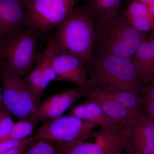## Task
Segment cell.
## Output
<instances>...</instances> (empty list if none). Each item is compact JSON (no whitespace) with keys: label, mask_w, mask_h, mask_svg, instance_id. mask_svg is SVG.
<instances>
[{"label":"cell","mask_w":154,"mask_h":154,"mask_svg":"<svg viewBox=\"0 0 154 154\" xmlns=\"http://www.w3.org/2000/svg\"><path fill=\"white\" fill-rule=\"evenodd\" d=\"M88 89L127 91L141 96L146 85L132 59L114 55H94L86 64Z\"/></svg>","instance_id":"obj_1"},{"label":"cell","mask_w":154,"mask_h":154,"mask_svg":"<svg viewBox=\"0 0 154 154\" xmlns=\"http://www.w3.org/2000/svg\"><path fill=\"white\" fill-rule=\"evenodd\" d=\"M95 23L94 55H114L132 59L145 33L136 30L119 11L102 15Z\"/></svg>","instance_id":"obj_2"},{"label":"cell","mask_w":154,"mask_h":154,"mask_svg":"<svg viewBox=\"0 0 154 154\" xmlns=\"http://www.w3.org/2000/svg\"><path fill=\"white\" fill-rule=\"evenodd\" d=\"M95 22L84 6L75 8L56 28L51 40L60 54H69L85 65L94 54Z\"/></svg>","instance_id":"obj_3"},{"label":"cell","mask_w":154,"mask_h":154,"mask_svg":"<svg viewBox=\"0 0 154 154\" xmlns=\"http://www.w3.org/2000/svg\"><path fill=\"white\" fill-rule=\"evenodd\" d=\"M40 34L28 26H21L0 40L1 66L25 76L35 66Z\"/></svg>","instance_id":"obj_4"},{"label":"cell","mask_w":154,"mask_h":154,"mask_svg":"<svg viewBox=\"0 0 154 154\" xmlns=\"http://www.w3.org/2000/svg\"><path fill=\"white\" fill-rule=\"evenodd\" d=\"M80 0H22L28 26L41 34L56 28Z\"/></svg>","instance_id":"obj_5"},{"label":"cell","mask_w":154,"mask_h":154,"mask_svg":"<svg viewBox=\"0 0 154 154\" xmlns=\"http://www.w3.org/2000/svg\"><path fill=\"white\" fill-rule=\"evenodd\" d=\"M0 79L2 105L20 119L35 116L41 102L29 91L22 77L1 66Z\"/></svg>","instance_id":"obj_6"},{"label":"cell","mask_w":154,"mask_h":154,"mask_svg":"<svg viewBox=\"0 0 154 154\" xmlns=\"http://www.w3.org/2000/svg\"><path fill=\"white\" fill-rule=\"evenodd\" d=\"M97 127L94 122L67 114L46 120L33 137L35 140L43 139L75 145L90 138L91 133Z\"/></svg>","instance_id":"obj_7"},{"label":"cell","mask_w":154,"mask_h":154,"mask_svg":"<svg viewBox=\"0 0 154 154\" xmlns=\"http://www.w3.org/2000/svg\"><path fill=\"white\" fill-rule=\"evenodd\" d=\"M122 133L128 154H154V120L146 113L124 126Z\"/></svg>","instance_id":"obj_8"},{"label":"cell","mask_w":154,"mask_h":154,"mask_svg":"<svg viewBox=\"0 0 154 154\" xmlns=\"http://www.w3.org/2000/svg\"><path fill=\"white\" fill-rule=\"evenodd\" d=\"M83 92V89L77 87L48 97L43 102H40L35 116L40 121L63 115L70 107L84 97Z\"/></svg>","instance_id":"obj_9"},{"label":"cell","mask_w":154,"mask_h":154,"mask_svg":"<svg viewBox=\"0 0 154 154\" xmlns=\"http://www.w3.org/2000/svg\"><path fill=\"white\" fill-rule=\"evenodd\" d=\"M53 66L57 75V81L69 82L84 90L88 89L87 70L85 64L79 59L69 54H58Z\"/></svg>","instance_id":"obj_10"},{"label":"cell","mask_w":154,"mask_h":154,"mask_svg":"<svg viewBox=\"0 0 154 154\" xmlns=\"http://www.w3.org/2000/svg\"><path fill=\"white\" fill-rule=\"evenodd\" d=\"M83 93L84 96L97 102L109 118L122 126H126L137 117L100 89H83Z\"/></svg>","instance_id":"obj_11"},{"label":"cell","mask_w":154,"mask_h":154,"mask_svg":"<svg viewBox=\"0 0 154 154\" xmlns=\"http://www.w3.org/2000/svg\"><path fill=\"white\" fill-rule=\"evenodd\" d=\"M23 26L28 27L22 0H0V40Z\"/></svg>","instance_id":"obj_12"},{"label":"cell","mask_w":154,"mask_h":154,"mask_svg":"<svg viewBox=\"0 0 154 154\" xmlns=\"http://www.w3.org/2000/svg\"><path fill=\"white\" fill-rule=\"evenodd\" d=\"M68 114L94 122L98 127L110 130L121 131L124 127L109 118L97 102L88 98L72 107Z\"/></svg>","instance_id":"obj_13"},{"label":"cell","mask_w":154,"mask_h":154,"mask_svg":"<svg viewBox=\"0 0 154 154\" xmlns=\"http://www.w3.org/2000/svg\"><path fill=\"white\" fill-rule=\"evenodd\" d=\"M132 60L141 80L145 85L154 79V31L148 41L138 48Z\"/></svg>","instance_id":"obj_14"},{"label":"cell","mask_w":154,"mask_h":154,"mask_svg":"<svg viewBox=\"0 0 154 154\" xmlns=\"http://www.w3.org/2000/svg\"><path fill=\"white\" fill-rule=\"evenodd\" d=\"M41 54V52H38L33 69L22 78L25 85L39 101L51 82L45 76L42 70Z\"/></svg>","instance_id":"obj_15"},{"label":"cell","mask_w":154,"mask_h":154,"mask_svg":"<svg viewBox=\"0 0 154 154\" xmlns=\"http://www.w3.org/2000/svg\"><path fill=\"white\" fill-rule=\"evenodd\" d=\"M102 91L116 100L134 116L146 113L144 104L140 96L127 91Z\"/></svg>","instance_id":"obj_16"},{"label":"cell","mask_w":154,"mask_h":154,"mask_svg":"<svg viewBox=\"0 0 154 154\" xmlns=\"http://www.w3.org/2000/svg\"><path fill=\"white\" fill-rule=\"evenodd\" d=\"M75 145L60 143L43 139L36 140L26 147L22 154H66Z\"/></svg>","instance_id":"obj_17"},{"label":"cell","mask_w":154,"mask_h":154,"mask_svg":"<svg viewBox=\"0 0 154 154\" xmlns=\"http://www.w3.org/2000/svg\"><path fill=\"white\" fill-rule=\"evenodd\" d=\"M84 8L92 19L119 11L122 0H82Z\"/></svg>","instance_id":"obj_18"},{"label":"cell","mask_w":154,"mask_h":154,"mask_svg":"<svg viewBox=\"0 0 154 154\" xmlns=\"http://www.w3.org/2000/svg\"><path fill=\"white\" fill-rule=\"evenodd\" d=\"M39 122L34 116L15 122L7 140H21L30 137Z\"/></svg>","instance_id":"obj_19"},{"label":"cell","mask_w":154,"mask_h":154,"mask_svg":"<svg viewBox=\"0 0 154 154\" xmlns=\"http://www.w3.org/2000/svg\"><path fill=\"white\" fill-rule=\"evenodd\" d=\"M58 53L56 46L53 42L50 40L41 52V67L43 74L51 82L57 81V75L53 66L54 61Z\"/></svg>","instance_id":"obj_20"},{"label":"cell","mask_w":154,"mask_h":154,"mask_svg":"<svg viewBox=\"0 0 154 154\" xmlns=\"http://www.w3.org/2000/svg\"><path fill=\"white\" fill-rule=\"evenodd\" d=\"M115 150L102 146L96 143H80L70 149L66 154H118Z\"/></svg>","instance_id":"obj_21"},{"label":"cell","mask_w":154,"mask_h":154,"mask_svg":"<svg viewBox=\"0 0 154 154\" xmlns=\"http://www.w3.org/2000/svg\"><path fill=\"white\" fill-rule=\"evenodd\" d=\"M11 115L8 110L1 103L0 105V143L7 140L15 123Z\"/></svg>","instance_id":"obj_22"},{"label":"cell","mask_w":154,"mask_h":154,"mask_svg":"<svg viewBox=\"0 0 154 154\" xmlns=\"http://www.w3.org/2000/svg\"><path fill=\"white\" fill-rule=\"evenodd\" d=\"M127 20L134 28L140 32L145 33L149 31H154V15L153 14Z\"/></svg>","instance_id":"obj_23"},{"label":"cell","mask_w":154,"mask_h":154,"mask_svg":"<svg viewBox=\"0 0 154 154\" xmlns=\"http://www.w3.org/2000/svg\"><path fill=\"white\" fill-rule=\"evenodd\" d=\"M35 140L34 137H30L21 140H7L0 143V154L14 148L20 146L28 145Z\"/></svg>","instance_id":"obj_24"},{"label":"cell","mask_w":154,"mask_h":154,"mask_svg":"<svg viewBox=\"0 0 154 154\" xmlns=\"http://www.w3.org/2000/svg\"><path fill=\"white\" fill-rule=\"evenodd\" d=\"M140 97L143 101L154 100V79L146 85Z\"/></svg>","instance_id":"obj_25"},{"label":"cell","mask_w":154,"mask_h":154,"mask_svg":"<svg viewBox=\"0 0 154 154\" xmlns=\"http://www.w3.org/2000/svg\"><path fill=\"white\" fill-rule=\"evenodd\" d=\"M143 101L144 104L146 114L154 120V100Z\"/></svg>","instance_id":"obj_26"},{"label":"cell","mask_w":154,"mask_h":154,"mask_svg":"<svg viewBox=\"0 0 154 154\" xmlns=\"http://www.w3.org/2000/svg\"><path fill=\"white\" fill-rule=\"evenodd\" d=\"M29 145L20 146L14 148L1 154H22L26 147Z\"/></svg>","instance_id":"obj_27"},{"label":"cell","mask_w":154,"mask_h":154,"mask_svg":"<svg viewBox=\"0 0 154 154\" xmlns=\"http://www.w3.org/2000/svg\"><path fill=\"white\" fill-rule=\"evenodd\" d=\"M153 0H131V2H136L140 3L144 5L147 7H148L149 5L152 2Z\"/></svg>","instance_id":"obj_28"},{"label":"cell","mask_w":154,"mask_h":154,"mask_svg":"<svg viewBox=\"0 0 154 154\" xmlns=\"http://www.w3.org/2000/svg\"><path fill=\"white\" fill-rule=\"evenodd\" d=\"M148 8L149 11L152 12V13L154 15V0H153L152 2L149 5Z\"/></svg>","instance_id":"obj_29"},{"label":"cell","mask_w":154,"mask_h":154,"mask_svg":"<svg viewBox=\"0 0 154 154\" xmlns=\"http://www.w3.org/2000/svg\"><path fill=\"white\" fill-rule=\"evenodd\" d=\"M2 102V86H1V82H0V105Z\"/></svg>","instance_id":"obj_30"},{"label":"cell","mask_w":154,"mask_h":154,"mask_svg":"<svg viewBox=\"0 0 154 154\" xmlns=\"http://www.w3.org/2000/svg\"><path fill=\"white\" fill-rule=\"evenodd\" d=\"M118 154H123V153H122V152H121V153H119Z\"/></svg>","instance_id":"obj_31"}]
</instances>
